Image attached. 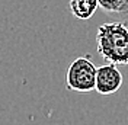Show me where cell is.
I'll return each instance as SVG.
<instances>
[{"label":"cell","instance_id":"1","mask_svg":"<svg viewBox=\"0 0 128 125\" xmlns=\"http://www.w3.org/2000/svg\"><path fill=\"white\" fill-rule=\"evenodd\" d=\"M98 52L109 64L128 66V26L109 22L98 28Z\"/></svg>","mask_w":128,"mask_h":125},{"label":"cell","instance_id":"2","mask_svg":"<svg viewBox=\"0 0 128 125\" xmlns=\"http://www.w3.org/2000/svg\"><path fill=\"white\" fill-rule=\"evenodd\" d=\"M96 67L89 57H79L70 64L66 82L67 87L74 92H92L96 84Z\"/></svg>","mask_w":128,"mask_h":125},{"label":"cell","instance_id":"3","mask_svg":"<svg viewBox=\"0 0 128 125\" xmlns=\"http://www.w3.org/2000/svg\"><path fill=\"white\" fill-rule=\"evenodd\" d=\"M122 86V74L118 66L106 62L96 70L95 89L100 94H112L118 92Z\"/></svg>","mask_w":128,"mask_h":125},{"label":"cell","instance_id":"4","mask_svg":"<svg viewBox=\"0 0 128 125\" xmlns=\"http://www.w3.org/2000/svg\"><path fill=\"white\" fill-rule=\"evenodd\" d=\"M98 8H99L98 0H70L72 13L77 19H82V20L90 19Z\"/></svg>","mask_w":128,"mask_h":125},{"label":"cell","instance_id":"5","mask_svg":"<svg viewBox=\"0 0 128 125\" xmlns=\"http://www.w3.org/2000/svg\"><path fill=\"white\" fill-rule=\"evenodd\" d=\"M98 4L108 13L128 18V0H98Z\"/></svg>","mask_w":128,"mask_h":125}]
</instances>
